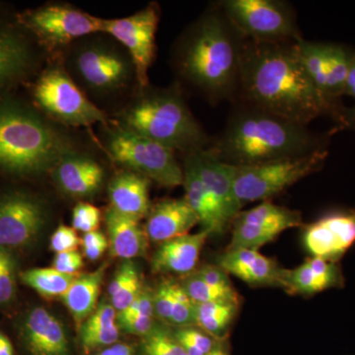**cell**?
I'll list each match as a JSON object with an SVG mask.
<instances>
[{
    "mask_svg": "<svg viewBox=\"0 0 355 355\" xmlns=\"http://www.w3.org/2000/svg\"><path fill=\"white\" fill-rule=\"evenodd\" d=\"M239 86L251 106L305 127L320 116L336 121L343 106L311 81L299 60L295 40L243 39Z\"/></svg>",
    "mask_w": 355,
    "mask_h": 355,
    "instance_id": "cell-1",
    "label": "cell"
},
{
    "mask_svg": "<svg viewBox=\"0 0 355 355\" xmlns=\"http://www.w3.org/2000/svg\"><path fill=\"white\" fill-rule=\"evenodd\" d=\"M326 147L327 139L305 125L250 106L231 116L209 149L224 162L242 167L306 155Z\"/></svg>",
    "mask_w": 355,
    "mask_h": 355,
    "instance_id": "cell-2",
    "label": "cell"
},
{
    "mask_svg": "<svg viewBox=\"0 0 355 355\" xmlns=\"http://www.w3.org/2000/svg\"><path fill=\"white\" fill-rule=\"evenodd\" d=\"M242 44L223 13L205 14L179 44L180 74L212 101L229 98L239 86Z\"/></svg>",
    "mask_w": 355,
    "mask_h": 355,
    "instance_id": "cell-3",
    "label": "cell"
},
{
    "mask_svg": "<svg viewBox=\"0 0 355 355\" xmlns=\"http://www.w3.org/2000/svg\"><path fill=\"white\" fill-rule=\"evenodd\" d=\"M70 140L37 110L0 95V171L34 176L73 153Z\"/></svg>",
    "mask_w": 355,
    "mask_h": 355,
    "instance_id": "cell-4",
    "label": "cell"
},
{
    "mask_svg": "<svg viewBox=\"0 0 355 355\" xmlns=\"http://www.w3.org/2000/svg\"><path fill=\"white\" fill-rule=\"evenodd\" d=\"M119 127L153 139L172 150L205 148L207 139L186 102L175 89L147 87L121 114Z\"/></svg>",
    "mask_w": 355,
    "mask_h": 355,
    "instance_id": "cell-5",
    "label": "cell"
},
{
    "mask_svg": "<svg viewBox=\"0 0 355 355\" xmlns=\"http://www.w3.org/2000/svg\"><path fill=\"white\" fill-rule=\"evenodd\" d=\"M85 37L72 46L67 71L81 89L95 97H110L128 87L135 77L127 51L101 37ZM137 79V77H135Z\"/></svg>",
    "mask_w": 355,
    "mask_h": 355,
    "instance_id": "cell-6",
    "label": "cell"
},
{
    "mask_svg": "<svg viewBox=\"0 0 355 355\" xmlns=\"http://www.w3.org/2000/svg\"><path fill=\"white\" fill-rule=\"evenodd\" d=\"M38 108L53 120L70 127L106 123V114L91 101L64 67L50 65L33 87Z\"/></svg>",
    "mask_w": 355,
    "mask_h": 355,
    "instance_id": "cell-7",
    "label": "cell"
},
{
    "mask_svg": "<svg viewBox=\"0 0 355 355\" xmlns=\"http://www.w3.org/2000/svg\"><path fill=\"white\" fill-rule=\"evenodd\" d=\"M106 146L111 158L125 170L137 173L165 188L184 183V170L174 150L120 127L110 130Z\"/></svg>",
    "mask_w": 355,
    "mask_h": 355,
    "instance_id": "cell-8",
    "label": "cell"
},
{
    "mask_svg": "<svg viewBox=\"0 0 355 355\" xmlns=\"http://www.w3.org/2000/svg\"><path fill=\"white\" fill-rule=\"evenodd\" d=\"M328 147L306 155L237 167L235 193L239 202L266 200L323 167Z\"/></svg>",
    "mask_w": 355,
    "mask_h": 355,
    "instance_id": "cell-9",
    "label": "cell"
},
{
    "mask_svg": "<svg viewBox=\"0 0 355 355\" xmlns=\"http://www.w3.org/2000/svg\"><path fill=\"white\" fill-rule=\"evenodd\" d=\"M36 41L58 50L92 35L102 34L103 19L69 4H49L18 15Z\"/></svg>",
    "mask_w": 355,
    "mask_h": 355,
    "instance_id": "cell-10",
    "label": "cell"
},
{
    "mask_svg": "<svg viewBox=\"0 0 355 355\" xmlns=\"http://www.w3.org/2000/svg\"><path fill=\"white\" fill-rule=\"evenodd\" d=\"M227 18L243 39L288 41L299 38L291 9L273 0H227L222 3Z\"/></svg>",
    "mask_w": 355,
    "mask_h": 355,
    "instance_id": "cell-11",
    "label": "cell"
},
{
    "mask_svg": "<svg viewBox=\"0 0 355 355\" xmlns=\"http://www.w3.org/2000/svg\"><path fill=\"white\" fill-rule=\"evenodd\" d=\"M159 7L151 3L128 17L103 19L102 34L121 44L132 58L139 91L148 87V71L155 58Z\"/></svg>",
    "mask_w": 355,
    "mask_h": 355,
    "instance_id": "cell-12",
    "label": "cell"
},
{
    "mask_svg": "<svg viewBox=\"0 0 355 355\" xmlns=\"http://www.w3.org/2000/svg\"><path fill=\"white\" fill-rule=\"evenodd\" d=\"M34 42L18 16L0 8V95L36 69L39 55Z\"/></svg>",
    "mask_w": 355,
    "mask_h": 355,
    "instance_id": "cell-13",
    "label": "cell"
},
{
    "mask_svg": "<svg viewBox=\"0 0 355 355\" xmlns=\"http://www.w3.org/2000/svg\"><path fill=\"white\" fill-rule=\"evenodd\" d=\"M43 202L23 191L0 195V247L26 246L36 239L46 223Z\"/></svg>",
    "mask_w": 355,
    "mask_h": 355,
    "instance_id": "cell-14",
    "label": "cell"
},
{
    "mask_svg": "<svg viewBox=\"0 0 355 355\" xmlns=\"http://www.w3.org/2000/svg\"><path fill=\"white\" fill-rule=\"evenodd\" d=\"M302 240L311 256L340 261L355 244V209L324 214L306 226Z\"/></svg>",
    "mask_w": 355,
    "mask_h": 355,
    "instance_id": "cell-15",
    "label": "cell"
},
{
    "mask_svg": "<svg viewBox=\"0 0 355 355\" xmlns=\"http://www.w3.org/2000/svg\"><path fill=\"white\" fill-rule=\"evenodd\" d=\"M197 168L200 179L226 223L234 220L241 212L243 205L235 193V176L237 166L220 160L209 148L200 149L187 153Z\"/></svg>",
    "mask_w": 355,
    "mask_h": 355,
    "instance_id": "cell-16",
    "label": "cell"
},
{
    "mask_svg": "<svg viewBox=\"0 0 355 355\" xmlns=\"http://www.w3.org/2000/svg\"><path fill=\"white\" fill-rule=\"evenodd\" d=\"M345 284L338 261L311 257L293 268H282L279 287L291 295L312 296L331 288H340Z\"/></svg>",
    "mask_w": 355,
    "mask_h": 355,
    "instance_id": "cell-17",
    "label": "cell"
},
{
    "mask_svg": "<svg viewBox=\"0 0 355 355\" xmlns=\"http://www.w3.org/2000/svg\"><path fill=\"white\" fill-rule=\"evenodd\" d=\"M200 219L184 198H165L148 212L146 225L147 238L164 243L190 234Z\"/></svg>",
    "mask_w": 355,
    "mask_h": 355,
    "instance_id": "cell-18",
    "label": "cell"
},
{
    "mask_svg": "<svg viewBox=\"0 0 355 355\" xmlns=\"http://www.w3.org/2000/svg\"><path fill=\"white\" fill-rule=\"evenodd\" d=\"M218 266L251 286H279L282 268L258 250H227L219 257Z\"/></svg>",
    "mask_w": 355,
    "mask_h": 355,
    "instance_id": "cell-19",
    "label": "cell"
},
{
    "mask_svg": "<svg viewBox=\"0 0 355 355\" xmlns=\"http://www.w3.org/2000/svg\"><path fill=\"white\" fill-rule=\"evenodd\" d=\"M53 170L60 188L72 197L94 196L105 179L104 169L97 161L76 151L67 154Z\"/></svg>",
    "mask_w": 355,
    "mask_h": 355,
    "instance_id": "cell-20",
    "label": "cell"
},
{
    "mask_svg": "<svg viewBox=\"0 0 355 355\" xmlns=\"http://www.w3.org/2000/svg\"><path fill=\"white\" fill-rule=\"evenodd\" d=\"M23 336L33 355H69V342L62 324L50 311L35 308L28 314Z\"/></svg>",
    "mask_w": 355,
    "mask_h": 355,
    "instance_id": "cell-21",
    "label": "cell"
},
{
    "mask_svg": "<svg viewBox=\"0 0 355 355\" xmlns=\"http://www.w3.org/2000/svg\"><path fill=\"white\" fill-rule=\"evenodd\" d=\"M209 235V231L202 229L195 234H187L161 243L153 256L154 272H191L195 270Z\"/></svg>",
    "mask_w": 355,
    "mask_h": 355,
    "instance_id": "cell-22",
    "label": "cell"
},
{
    "mask_svg": "<svg viewBox=\"0 0 355 355\" xmlns=\"http://www.w3.org/2000/svg\"><path fill=\"white\" fill-rule=\"evenodd\" d=\"M112 209L123 216L140 219L149 212V180L123 170L112 179L108 189Z\"/></svg>",
    "mask_w": 355,
    "mask_h": 355,
    "instance_id": "cell-23",
    "label": "cell"
},
{
    "mask_svg": "<svg viewBox=\"0 0 355 355\" xmlns=\"http://www.w3.org/2000/svg\"><path fill=\"white\" fill-rule=\"evenodd\" d=\"M184 200L197 214L202 229L211 234H222L228 224L224 220L214 198L205 186L195 164L187 154L184 167Z\"/></svg>",
    "mask_w": 355,
    "mask_h": 355,
    "instance_id": "cell-24",
    "label": "cell"
},
{
    "mask_svg": "<svg viewBox=\"0 0 355 355\" xmlns=\"http://www.w3.org/2000/svg\"><path fill=\"white\" fill-rule=\"evenodd\" d=\"M105 219L114 257L130 260L146 253L147 236L140 227L139 220L123 216L112 207L107 209Z\"/></svg>",
    "mask_w": 355,
    "mask_h": 355,
    "instance_id": "cell-25",
    "label": "cell"
},
{
    "mask_svg": "<svg viewBox=\"0 0 355 355\" xmlns=\"http://www.w3.org/2000/svg\"><path fill=\"white\" fill-rule=\"evenodd\" d=\"M106 268V266H103L95 272L78 275L73 284L60 296L77 324H83L84 320H87L97 308Z\"/></svg>",
    "mask_w": 355,
    "mask_h": 355,
    "instance_id": "cell-26",
    "label": "cell"
},
{
    "mask_svg": "<svg viewBox=\"0 0 355 355\" xmlns=\"http://www.w3.org/2000/svg\"><path fill=\"white\" fill-rule=\"evenodd\" d=\"M251 224L280 234L287 229L298 227L302 224L300 212L265 202L254 209L241 211L234 221Z\"/></svg>",
    "mask_w": 355,
    "mask_h": 355,
    "instance_id": "cell-27",
    "label": "cell"
},
{
    "mask_svg": "<svg viewBox=\"0 0 355 355\" xmlns=\"http://www.w3.org/2000/svg\"><path fill=\"white\" fill-rule=\"evenodd\" d=\"M238 305L237 301L228 300L196 304L195 324L216 340H221L234 321Z\"/></svg>",
    "mask_w": 355,
    "mask_h": 355,
    "instance_id": "cell-28",
    "label": "cell"
},
{
    "mask_svg": "<svg viewBox=\"0 0 355 355\" xmlns=\"http://www.w3.org/2000/svg\"><path fill=\"white\" fill-rule=\"evenodd\" d=\"M295 46L299 60L311 81L324 95L330 98L327 93V43L306 41L299 37L295 39Z\"/></svg>",
    "mask_w": 355,
    "mask_h": 355,
    "instance_id": "cell-29",
    "label": "cell"
},
{
    "mask_svg": "<svg viewBox=\"0 0 355 355\" xmlns=\"http://www.w3.org/2000/svg\"><path fill=\"white\" fill-rule=\"evenodd\" d=\"M79 275H67L53 268H32L21 273V279L44 298L60 297Z\"/></svg>",
    "mask_w": 355,
    "mask_h": 355,
    "instance_id": "cell-30",
    "label": "cell"
},
{
    "mask_svg": "<svg viewBox=\"0 0 355 355\" xmlns=\"http://www.w3.org/2000/svg\"><path fill=\"white\" fill-rule=\"evenodd\" d=\"M352 53L342 44L327 43V93L336 101L343 95Z\"/></svg>",
    "mask_w": 355,
    "mask_h": 355,
    "instance_id": "cell-31",
    "label": "cell"
},
{
    "mask_svg": "<svg viewBox=\"0 0 355 355\" xmlns=\"http://www.w3.org/2000/svg\"><path fill=\"white\" fill-rule=\"evenodd\" d=\"M188 295L195 304L214 302V301H237L238 294L235 289L220 288L207 284L197 275H191L183 286Z\"/></svg>",
    "mask_w": 355,
    "mask_h": 355,
    "instance_id": "cell-32",
    "label": "cell"
},
{
    "mask_svg": "<svg viewBox=\"0 0 355 355\" xmlns=\"http://www.w3.org/2000/svg\"><path fill=\"white\" fill-rule=\"evenodd\" d=\"M174 336L188 355H207L219 345L216 338L193 326L181 327Z\"/></svg>",
    "mask_w": 355,
    "mask_h": 355,
    "instance_id": "cell-33",
    "label": "cell"
},
{
    "mask_svg": "<svg viewBox=\"0 0 355 355\" xmlns=\"http://www.w3.org/2000/svg\"><path fill=\"white\" fill-rule=\"evenodd\" d=\"M142 349L144 355H188L174 334L155 327L144 336Z\"/></svg>",
    "mask_w": 355,
    "mask_h": 355,
    "instance_id": "cell-34",
    "label": "cell"
},
{
    "mask_svg": "<svg viewBox=\"0 0 355 355\" xmlns=\"http://www.w3.org/2000/svg\"><path fill=\"white\" fill-rule=\"evenodd\" d=\"M15 293V259L7 248L0 247V305L10 302Z\"/></svg>",
    "mask_w": 355,
    "mask_h": 355,
    "instance_id": "cell-35",
    "label": "cell"
},
{
    "mask_svg": "<svg viewBox=\"0 0 355 355\" xmlns=\"http://www.w3.org/2000/svg\"><path fill=\"white\" fill-rule=\"evenodd\" d=\"M196 304L188 295L184 287L175 284L174 306H173L172 324L188 327L195 324Z\"/></svg>",
    "mask_w": 355,
    "mask_h": 355,
    "instance_id": "cell-36",
    "label": "cell"
},
{
    "mask_svg": "<svg viewBox=\"0 0 355 355\" xmlns=\"http://www.w3.org/2000/svg\"><path fill=\"white\" fill-rule=\"evenodd\" d=\"M101 221V211L95 205L79 202L72 211V228L85 233L98 230Z\"/></svg>",
    "mask_w": 355,
    "mask_h": 355,
    "instance_id": "cell-37",
    "label": "cell"
},
{
    "mask_svg": "<svg viewBox=\"0 0 355 355\" xmlns=\"http://www.w3.org/2000/svg\"><path fill=\"white\" fill-rule=\"evenodd\" d=\"M116 311L113 305L102 303L96 308L94 312L84 322L80 336L89 335L110 328L116 324Z\"/></svg>",
    "mask_w": 355,
    "mask_h": 355,
    "instance_id": "cell-38",
    "label": "cell"
},
{
    "mask_svg": "<svg viewBox=\"0 0 355 355\" xmlns=\"http://www.w3.org/2000/svg\"><path fill=\"white\" fill-rule=\"evenodd\" d=\"M174 282H165L153 293L154 313L165 323L172 324L174 306Z\"/></svg>",
    "mask_w": 355,
    "mask_h": 355,
    "instance_id": "cell-39",
    "label": "cell"
},
{
    "mask_svg": "<svg viewBox=\"0 0 355 355\" xmlns=\"http://www.w3.org/2000/svg\"><path fill=\"white\" fill-rule=\"evenodd\" d=\"M80 244L81 240L79 239L76 230L62 224L51 236L50 248L51 251L58 254L62 252L76 251Z\"/></svg>",
    "mask_w": 355,
    "mask_h": 355,
    "instance_id": "cell-40",
    "label": "cell"
},
{
    "mask_svg": "<svg viewBox=\"0 0 355 355\" xmlns=\"http://www.w3.org/2000/svg\"><path fill=\"white\" fill-rule=\"evenodd\" d=\"M153 293L142 289L139 296L133 300L127 309L116 313V319L119 322H121L135 316L153 317Z\"/></svg>",
    "mask_w": 355,
    "mask_h": 355,
    "instance_id": "cell-41",
    "label": "cell"
},
{
    "mask_svg": "<svg viewBox=\"0 0 355 355\" xmlns=\"http://www.w3.org/2000/svg\"><path fill=\"white\" fill-rule=\"evenodd\" d=\"M120 338V327L114 324L105 330L80 336L81 343L85 350H92L101 347H110L118 342Z\"/></svg>",
    "mask_w": 355,
    "mask_h": 355,
    "instance_id": "cell-42",
    "label": "cell"
},
{
    "mask_svg": "<svg viewBox=\"0 0 355 355\" xmlns=\"http://www.w3.org/2000/svg\"><path fill=\"white\" fill-rule=\"evenodd\" d=\"M141 291V282L139 277H135L132 282H128L127 286H123L114 296H112V305L116 312H121L132 304Z\"/></svg>",
    "mask_w": 355,
    "mask_h": 355,
    "instance_id": "cell-43",
    "label": "cell"
},
{
    "mask_svg": "<svg viewBox=\"0 0 355 355\" xmlns=\"http://www.w3.org/2000/svg\"><path fill=\"white\" fill-rule=\"evenodd\" d=\"M83 265V254L77 251L55 254L53 261V268L67 275H78Z\"/></svg>",
    "mask_w": 355,
    "mask_h": 355,
    "instance_id": "cell-44",
    "label": "cell"
},
{
    "mask_svg": "<svg viewBox=\"0 0 355 355\" xmlns=\"http://www.w3.org/2000/svg\"><path fill=\"white\" fill-rule=\"evenodd\" d=\"M197 275L202 280L211 286L220 287V288L233 289L232 284L229 280L228 275L218 266H205L198 270Z\"/></svg>",
    "mask_w": 355,
    "mask_h": 355,
    "instance_id": "cell-45",
    "label": "cell"
},
{
    "mask_svg": "<svg viewBox=\"0 0 355 355\" xmlns=\"http://www.w3.org/2000/svg\"><path fill=\"white\" fill-rule=\"evenodd\" d=\"M139 277V270L132 261H127L121 265L118 272L114 275L111 284L108 287L110 296H114L123 286H127L128 282H132L135 277Z\"/></svg>",
    "mask_w": 355,
    "mask_h": 355,
    "instance_id": "cell-46",
    "label": "cell"
},
{
    "mask_svg": "<svg viewBox=\"0 0 355 355\" xmlns=\"http://www.w3.org/2000/svg\"><path fill=\"white\" fill-rule=\"evenodd\" d=\"M121 328L132 335L146 336L153 330V317L135 316L120 322Z\"/></svg>",
    "mask_w": 355,
    "mask_h": 355,
    "instance_id": "cell-47",
    "label": "cell"
},
{
    "mask_svg": "<svg viewBox=\"0 0 355 355\" xmlns=\"http://www.w3.org/2000/svg\"><path fill=\"white\" fill-rule=\"evenodd\" d=\"M335 121L340 128L355 132V105L352 107H340Z\"/></svg>",
    "mask_w": 355,
    "mask_h": 355,
    "instance_id": "cell-48",
    "label": "cell"
},
{
    "mask_svg": "<svg viewBox=\"0 0 355 355\" xmlns=\"http://www.w3.org/2000/svg\"><path fill=\"white\" fill-rule=\"evenodd\" d=\"M109 244L106 236L100 231L96 230L93 232L85 233L81 239V245L83 248L100 246V245Z\"/></svg>",
    "mask_w": 355,
    "mask_h": 355,
    "instance_id": "cell-49",
    "label": "cell"
},
{
    "mask_svg": "<svg viewBox=\"0 0 355 355\" xmlns=\"http://www.w3.org/2000/svg\"><path fill=\"white\" fill-rule=\"evenodd\" d=\"M343 95L349 96L355 100V51H352L350 58L349 73L343 89Z\"/></svg>",
    "mask_w": 355,
    "mask_h": 355,
    "instance_id": "cell-50",
    "label": "cell"
},
{
    "mask_svg": "<svg viewBox=\"0 0 355 355\" xmlns=\"http://www.w3.org/2000/svg\"><path fill=\"white\" fill-rule=\"evenodd\" d=\"M98 355H133V349L127 343H114Z\"/></svg>",
    "mask_w": 355,
    "mask_h": 355,
    "instance_id": "cell-51",
    "label": "cell"
},
{
    "mask_svg": "<svg viewBox=\"0 0 355 355\" xmlns=\"http://www.w3.org/2000/svg\"><path fill=\"white\" fill-rule=\"evenodd\" d=\"M109 244L100 245V246L83 248V254L90 261H96L101 258L106 250L108 249Z\"/></svg>",
    "mask_w": 355,
    "mask_h": 355,
    "instance_id": "cell-52",
    "label": "cell"
},
{
    "mask_svg": "<svg viewBox=\"0 0 355 355\" xmlns=\"http://www.w3.org/2000/svg\"><path fill=\"white\" fill-rule=\"evenodd\" d=\"M0 355H14L12 343L0 331Z\"/></svg>",
    "mask_w": 355,
    "mask_h": 355,
    "instance_id": "cell-53",
    "label": "cell"
},
{
    "mask_svg": "<svg viewBox=\"0 0 355 355\" xmlns=\"http://www.w3.org/2000/svg\"><path fill=\"white\" fill-rule=\"evenodd\" d=\"M207 355H229L227 350L224 349L223 347H222L221 343H219L218 345H217L216 347H214V349L211 350V352H209V354H207Z\"/></svg>",
    "mask_w": 355,
    "mask_h": 355,
    "instance_id": "cell-54",
    "label": "cell"
}]
</instances>
